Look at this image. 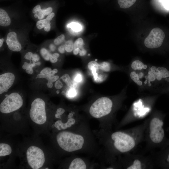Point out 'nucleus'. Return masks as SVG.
<instances>
[{
    "label": "nucleus",
    "mask_w": 169,
    "mask_h": 169,
    "mask_svg": "<svg viewBox=\"0 0 169 169\" xmlns=\"http://www.w3.org/2000/svg\"><path fill=\"white\" fill-rule=\"evenodd\" d=\"M56 140L60 148L67 152L97 157L100 151V146L88 120L72 131H59L56 135Z\"/></svg>",
    "instance_id": "1"
},
{
    "label": "nucleus",
    "mask_w": 169,
    "mask_h": 169,
    "mask_svg": "<svg viewBox=\"0 0 169 169\" xmlns=\"http://www.w3.org/2000/svg\"><path fill=\"white\" fill-rule=\"evenodd\" d=\"M113 105L112 101L110 98L106 97L99 98L90 105L89 115L90 118L98 120L100 126L103 124L105 118L111 113Z\"/></svg>",
    "instance_id": "2"
},
{
    "label": "nucleus",
    "mask_w": 169,
    "mask_h": 169,
    "mask_svg": "<svg viewBox=\"0 0 169 169\" xmlns=\"http://www.w3.org/2000/svg\"><path fill=\"white\" fill-rule=\"evenodd\" d=\"M45 103L42 99L37 98L31 104L29 116L31 120L38 125L44 124L47 120Z\"/></svg>",
    "instance_id": "3"
},
{
    "label": "nucleus",
    "mask_w": 169,
    "mask_h": 169,
    "mask_svg": "<svg viewBox=\"0 0 169 169\" xmlns=\"http://www.w3.org/2000/svg\"><path fill=\"white\" fill-rule=\"evenodd\" d=\"M23 104V100L18 93L12 92L6 96L0 105V111L8 114L19 109Z\"/></svg>",
    "instance_id": "4"
},
{
    "label": "nucleus",
    "mask_w": 169,
    "mask_h": 169,
    "mask_svg": "<svg viewBox=\"0 0 169 169\" xmlns=\"http://www.w3.org/2000/svg\"><path fill=\"white\" fill-rule=\"evenodd\" d=\"M28 163L33 169H38L44 165L45 158L44 152L40 148L35 146H31L26 151Z\"/></svg>",
    "instance_id": "5"
},
{
    "label": "nucleus",
    "mask_w": 169,
    "mask_h": 169,
    "mask_svg": "<svg viewBox=\"0 0 169 169\" xmlns=\"http://www.w3.org/2000/svg\"><path fill=\"white\" fill-rule=\"evenodd\" d=\"M163 125V121L159 118L155 117L151 120L149 125V136L153 143H159L163 140L165 136Z\"/></svg>",
    "instance_id": "6"
},
{
    "label": "nucleus",
    "mask_w": 169,
    "mask_h": 169,
    "mask_svg": "<svg viewBox=\"0 0 169 169\" xmlns=\"http://www.w3.org/2000/svg\"><path fill=\"white\" fill-rule=\"evenodd\" d=\"M165 37L162 29L158 28L152 29L145 39L144 44L149 49H155L160 47Z\"/></svg>",
    "instance_id": "7"
},
{
    "label": "nucleus",
    "mask_w": 169,
    "mask_h": 169,
    "mask_svg": "<svg viewBox=\"0 0 169 169\" xmlns=\"http://www.w3.org/2000/svg\"><path fill=\"white\" fill-rule=\"evenodd\" d=\"M15 79L14 74L8 72L0 75V94L7 92L11 87Z\"/></svg>",
    "instance_id": "8"
},
{
    "label": "nucleus",
    "mask_w": 169,
    "mask_h": 169,
    "mask_svg": "<svg viewBox=\"0 0 169 169\" xmlns=\"http://www.w3.org/2000/svg\"><path fill=\"white\" fill-rule=\"evenodd\" d=\"M94 165L86 158L76 156L70 161L69 169H86L92 168Z\"/></svg>",
    "instance_id": "9"
},
{
    "label": "nucleus",
    "mask_w": 169,
    "mask_h": 169,
    "mask_svg": "<svg viewBox=\"0 0 169 169\" xmlns=\"http://www.w3.org/2000/svg\"><path fill=\"white\" fill-rule=\"evenodd\" d=\"M6 42L8 49L11 51L18 52L21 50V45L17 39L16 33L14 32L8 33Z\"/></svg>",
    "instance_id": "10"
},
{
    "label": "nucleus",
    "mask_w": 169,
    "mask_h": 169,
    "mask_svg": "<svg viewBox=\"0 0 169 169\" xmlns=\"http://www.w3.org/2000/svg\"><path fill=\"white\" fill-rule=\"evenodd\" d=\"M11 24V20L6 12L3 9H0V25L6 27Z\"/></svg>",
    "instance_id": "11"
},
{
    "label": "nucleus",
    "mask_w": 169,
    "mask_h": 169,
    "mask_svg": "<svg viewBox=\"0 0 169 169\" xmlns=\"http://www.w3.org/2000/svg\"><path fill=\"white\" fill-rule=\"evenodd\" d=\"M154 74L157 79L160 81L169 77V71L164 67H159L156 68Z\"/></svg>",
    "instance_id": "12"
},
{
    "label": "nucleus",
    "mask_w": 169,
    "mask_h": 169,
    "mask_svg": "<svg viewBox=\"0 0 169 169\" xmlns=\"http://www.w3.org/2000/svg\"><path fill=\"white\" fill-rule=\"evenodd\" d=\"M12 150L8 144L5 143L0 144V156H4L11 154Z\"/></svg>",
    "instance_id": "13"
},
{
    "label": "nucleus",
    "mask_w": 169,
    "mask_h": 169,
    "mask_svg": "<svg viewBox=\"0 0 169 169\" xmlns=\"http://www.w3.org/2000/svg\"><path fill=\"white\" fill-rule=\"evenodd\" d=\"M137 0H117V3L120 8L126 9L132 6Z\"/></svg>",
    "instance_id": "14"
},
{
    "label": "nucleus",
    "mask_w": 169,
    "mask_h": 169,
    "mask_svg": "<svg viewBox=\"0 0 169 169\" xmlns=\"http://www.w3.org/2000/svg\"><path fill=\"white\" fill-rule=\"evenodd\" d=\"M144 65V64L141 61L139 60H136L132 63L131 67L134 70H141L143 69Z\"/></svg>",
    "instance_id": "15"
},
{
    "label": "nucleus",
    "mask_w": 169,
    "mask_h": 169,
    "mask_svg": "<svg viewBox=\"0 0 169 169\" xmlns=\"http://www.w3.org/2000/svg\"><path fill=\"white\" fill-rule=\"evenodd\" d=\"M141 162L138 160H135L132 164L127 167V169H141L142 168Z\"/></svg>",
    "instance_id": "16"
},
{
    "label": "nucleus",
    "mask_w": 169,
    "mask_h": 169,
    "mask_svg": "<svg viewBox=\"0 0 169 169\" xmlns=\"http://www.w3.org/2000/svg\"><path fill=\"white\" fill-rule=\"evenodd\" d=\"M74 44L71 40L67 41L64 45L65 50L67 52H71L74 49Z\"/></svg>",
    "instance_id": "17"
},
{
    "label": "nucleus",
    "mask_w": 169,
    "mask_h": 169,
    "mask_svg": "<svg viewBox=\"0 0 169 169\" xmlns=\"http://www.w3.org/2000/svg\"><path fill=\"white\" fill-rule=\"evenodd\" d=\"M88 69L91 71L92 70H97L99 69L100 64L95 61L90 62L88 64Z\"/></svg>",
    "instance_id": "18"
},
{
    "label": "nucleus",
    "mask_w": 169,
    "mask_h": 169,
    "mask_svg": "<svg viewBox=\"0 0 169 169\" xmlns=\"http://www.w3.org/2000/svg\"><path fill=\"white\" fill-rule=\"evenodd\" d=\"M130 77L131 79L138 85L141 86L142 85V82L140 80L138 74L135 72H132L131 73Z\"/></svg>",
    "instance_id": "19"
},
{
    "label": "nucleus",
    "mask_w": 169,
    "mask_h": 169,
    "mask_svg": "<svg viewBox=\"0 0 169 169\" xmlns=\"http://www.w3.org/2000/svg\"><path fill=\"white\" fill-rule=\"evenodd\" d=\"M50 23V21L46 19L41 20L37 22L36 27L38 29H41L44 28L48 24Z\"/></svg>",
    "instance_id": "20"
},
{
    "label": "nucleus",
    "mask_w": 169,
    "mask_h": 169,
    "mask_svg": "<svg viewBox=\"0 0 169 169\" xmlns=\"http://www.w3.org/2000/svg\"><path fill=\"white\" fill-rule=\"evenodd\" d=\"M40 53L44 60L46 61L49 60L51 54L47 49L44 48L41 49L40 50Z\"/></svg>",
    "instance_id": "21"
},
{
    "label": "nucleus",
    "mask_w": 169,
    "mask_h": 169,
    "mask_svg": "<svg viewBox=\"0 0 169 169\" xmlns=\"http://www.w3.org/2000/svg\"><path fill=\"white\" fill-rule=\"evenodd\" d=\"M84 43L83 40L81 38H79L77 39L74 42V49L78 48L80 49L83 48Z\"/></svg>",
    "instance_id": "22"
},
{
    "label": "nucleus",
    "mask_w": 169,
    "mask_h": 169,
    "mask_svg": "<svg viewBox=\"0 0 169 169\" xmlns=\"http://www.w3.org/2000/svg\"><path fill=\"white\" fill-rule=\"evenodd\" d=\"M68 27L70 28L75 32H79L82 29L81 25L78 23H72L68 25Z\"/></svg>",
    "instance_id": "23"
},
{
    "label": "nucleus",
    "mask_w": 169,
    "mask_h": 169,
    "mask_svg": "<svg viewBox=\"0 0 169 169\" xmlns=\"http://www.w3.org/2000/svg\"><path fill=\"white\" fill-rule=\"evenodd\" d=\"M100 64L99 69L106 72L109 71L110 69V64L107 62H103Z\"/></svg>",
    "instance_id": "24"
},
{
    "label": "nucleus",
    "mask_w": 169,
    "mask_h": 169,
    "mask_svg": "<svg viewBox=\"0 0 169 169\" xmlns=\"http://www.w3.org/2000/svg\"><path fill=\"white\" fill-rule=\"evenodd\" d=\"M66 96L68 98L72 99L75 97L77 95V92L75 89L70 88L66 93Z\"/></svg>",
    "instance_id": "25"
},
{
    "label": "nucleus",
    "mask_w": 169,
    "mask_h": 169,
    "mask_svg": "<svg viewBox=\"0 0 169 169\" xmlns=\"http://www.w3.org/2000/svg\"><path fill=\"white\" fill-rule=\"evenodd\" d=\"M64 38V35L63 34H62L54 40V43L56 45H59L63 42Z\"/></svg>",
    "instance_id": "26"
},
{
    "label": "nucleus",
    "mask_w": 169,
    "mask_h": 169,
    "mask_svg": "<svg viewBox=\"0 0 169 169\" xmlns=\"http://www.w3.org/2000/svg\"><path fill=\"white\" fill-rule=\"evenodd\" d=\"M61 79L67 85L70 83L72 80L69 75L68 74H65L61 77Z\"/></svg>",
    "instance_id": "27"
},
{
    "label": "nucleus",
    "mask_w": 169,
    "mask_h": 169,
    "mask_svg": "<svg viewBox=\"0 0 169 169\" xmlns=\"http://www.w3.org/2000/svg\"><path fill=\"white\" fill-rule=\"evenodd\" d=\"M52 11L51 7H49L46 9H41L39 11L44 16L49 15Z\"/></svg>",
    "instance_id": "28"
},
{
    "label": "nucleus",
    "mask_w": 169,
    "mask_h": 169,
    "mask_svg": "<svg viewBox=\"0 0 169 169\" xmlns=\"http://www.w3.org/2000/svg\"><path fill=\"white\" fill-rule=\"evenodd\" d=\"M54 87L57 90H60L63 87L62 83L59 80H57L54 84Z\"/></svg>",
    "instance_id": "29"
},
{
    "label": "nucleus",
    "mask_w": 169,
    "mask_h": 169,
    "mask_svg": "<svg viewBox=\"0 0 169 169\" xmlns=\"http://www.w3.org/2000/svg\"><path fill=\"white\" fill-rule=\"evenodd\" d=\"M147 76L148 80L150 81H153L156 79V77L155 74L151 71H149Z\"/></svg>",
    "instance_id": "30"
},
{
    "label": "nucleus",
    "mask_w": 169,
    "mask_h": 169,
    "mask_svg": "<svg viewBox=\"0 0 169 169\" xmlns=\"http://www.w3.org/2000/svg\"><path fill=\"white\" fill-rule=\"evenodd\" d=\"M52 70L50 68L48 67H45L41 70L40 73L44 75H46L48 72Z\"/></svg>",
    "instance_id": "31"
},
{
    "label": "nucleus",
    "mask_w": 169,
    "mask_h": 169,
    "mask_svg": "<svg viewBox=\"0 0 169 169\" xmlns=\"http://www.w3.org/2000/svg\"><path fill=\"white\" fill-rule=\"evenodd\" d=\"M82 80V77L81 74H76L74 78V81L76 83H79Z\"/></svg>",
    "instance_id": "32"
},
{
    "label": "nucleus",
    "mask_w": 169,
    "mask_h": 169,
    "mask_svg": "<svg viewBox=\"0 0 169 169\" xmlns=\"http://www.w3.org/2000/svg\"><path fill=\"white\" fill-rule=\"evenodd\" d=\"M70 88L76 89L77 87V84L76 82L72 80L70 83L67 85Z\"/></svg>",
    "instance_id": "33"
},
{
    "label": "nucleus",
    "mask_w": 169,
    "mask_h": 169,
    "mask_svg": "<svg viewBox=\"0 0 169 169\" xmlns=\"http://www.w3.org/2000/svg\"><path fill=\"white\" fill-rule=\"evenodd\" d=\"M33 54L31 52L27 53L24 56V58L27 60H32V57Z\"/></svg>",
    "instance_id": "34"
},
{
    "label": "nucleus",
    "mask_w": 169,
    "mask_h": 169,
    "mask_svg": "<svg viewBox=\"0 0 169 169\" xmlns=\"http://www.w3.org/2000/svg\"><path fill=\"white\" fill-rule=\"evenodd\" d=\"M33 64H32V65L27 68L26 70V73L29 74H32L33 73Z\"/></svg>",
    "instance_id": "35"
},
{
    "label": "nucleus",
    "mask_w": 169,
    "mask_h": 169,
    "mask_svg": "<svg viewBox=\"0 0 169 169\" xmlns=\"http://www.w3.org/2000/svg\"><path fill=\"white\" fill-rule=\"evenodd\" d=\"M40 58L39 56L37 54H33L32 57V60L33 63L37 62L39 60Z\"/></svg>",
    "instance_id": "36"
},
{
    "label": "nucleus",
    "mask_w": 169,
    "mask_h": 169,
    "mask_svg": "<svg viewBox=\"0 0 169 169\" xmlns=\"http://www.w3.org/2000/svg\"><path fill=\"white\" fill-rule=\"evenodd\" d=\"M41 10V7L39 5H38L34 8L32 12L33 13L35 14L39 12Z\"/></svg>",
    "instance_id": "37"
},
{
    "label": "nucleus",
    "mask_w": 169,
    "mask_h": 169,
    "mask_svg": "<svg viewBox=\"0 0 169 169\" xmlns=\"http://www.w3.org/2000/svg\"><path fill=\"white\" fill-rule=\"evenodd\" d=\"M65 112V110L62 108H59L57 109L56 113L61 115Z\"/></svg>",
    "instance_id": "38"
},
{
    "label": "nucleus",
    "mask_w": 169,
    "mask_h": 169,
    "mask_svg": "<svg viewBox=\"0 0 169 169\" xmlns=\"http://www.w3.org/2000/svg\"><path fill=\"white\" fill-rule=\"evenodd\" d=\"M58 72V69H54L52 70L49 72H48L47 74V75H55V74L57 73Z\"/></svg>",
    "instance_id": "39"
},
{
    "label": "nucleus",
    "mask_w": 169,
    "mask_h": 169,
    "mask_svg": "<svg viewBox=\"0 0 169 169\" xmlns=\"http://www.w3.org/2000/svg\"><path fill=\"white\" fill-rule=\"evenodd\" d=\"M58 50L61 54L64 53L65 51L64 45H62L59 46L58 48Z\"/></svg>",
    "instance_id": "40"
},
{
    "label": "nucleus",
    "mask_w": 169,
    "mask_h": 169,
    "mask_svg": "<svg viewBox=\"0 0 169 169\" xmlns=\"http://www.w3.org/2000/svg\"><path fill=\"white\" fill-rule=\"evenodd\" d=\"M49 60L51 63H54L57 61L58 59L57 58H56L54 57L53 55H51L50 57Z\"/></svg>",
    "instance_id": "41"
},
{
    "label": "nucleus",
    "mask_w": 169,
    "mask_h": 169,
    "mask_svg": "<svg viewBox=\"0 0 169 169\" xmlns=\"http://www.w3.org/2000/svg\"><path fill=\"white\" fill-rule=\"evenodd\" d=\"M163 5L166 8H169V0H161Z\"/></svg>",
    "instance_id": "42"
},
{
    "label": "nucleus",
    "mask_w": 169,
    "mask_h": 169,
    "mask_svg": "<svg viewBox=\"0 0 169 169\" xmlns=\"http://www.w3.org/2000/svg\"><path fill=\"white\" fill-rule=\"evenodd\" d=\"M31 63H28L27 62L24 63L22 65V68L23 69L26 70L27 68L32 65Z\"/></svg>",
    "instance_id": "43"
},
{
    "label": "nucleus",
    "mask_w": 169,
    "mask_h": 169,
    "mask_svg": "<svg viewBox=\"0 0 169 169\" xmlns=\"http://www.w3.org/2000/svg\"><path fill=\"white\" fill-rule=\"evenodd\" d=\"M54 15L55 14L54 13H51L48 15L46 19L50 21L54 17Z\"/></svg>",
    "instance_id": "44"
},
{
    "label": "nucleus",
    "mask_w": 169,
    "mask_h": 169,
    "mask_svg": "<svg viewBox=\"0 0 169 169\" xmlns=\"http://www.w3.org/2000/svg\"><path fill=\"white\" fill-rule=\"evenodd\" d=\"M86 53V51L83 48L81 49L79 53V55L81 56H83L85 55Z\"/></svg>",
    "instance_id": "45"
},
{
    "label": "nucleus",
    "mask_w": 169,
    "mask_h": 169,
    "mask_svg": "<svg viewBox=\"0 0 169 169\" xmlns=\"http://www.w3.org/2000/svg\"><path fill=\"white\" fill-rule=\"evenodd\" d=\"M50 24V23H49L44 27V31L46 32H48L50 30L51 28Z\"/></svg>",
    "instance_id": "46"
},
{
    "label": "nucleus",
    "mask_w": 169,
    "mask_h": 169,
    "mask_svg": "<svg viewBox=\"0 0 169 169\" xmlns=\"http://www.w3.org/2000/svg\"><path fill=\"white\" fill-rule=\"evenodd\" d=\"M80 50L81 49L78 48L73 49V54L75 55H77L78 54H79Z\"/></svg>",
    "instance_id": "47"
},
{
    "label": "nucleus",
    "mask_w": 169,
    "mask_h": 169,
    "mask_svg": "<svg viewBox=\"0 0 169 169\" xmlns=\"http://www.w3.org/2000/svg\"><path fill=\"white\" fill-rule=\"evenodd\" d=\"M47 86L49 88H51L53 86V82L50 81H48L47 83Z\"/></svg>",
    "instance_id": "48"
},
{
    "label": "nucleus",
    "mask_w": 169,
    "mask_h": 169,
    "mask_svg": "<svg viewBox=\"0 0 169 169\" xmlns=\"http://www.w3.org/2000/svg\"><path fill=\"white\" fill-rule=\"evenodd\" d=\"M49 48L50 50L52 51H54L56 49L55 46L53 44H51L49 46Z\"/></svg>",
    "instance_id": "49"
},
{
    "label": "nucleus",
    "mask_w": 169,
    "mask_h": 169,
    "mask_svg": "<svg viewBox=\"0 0 169 169\" xmlns=\"http://www.w3.org/2000/svg\"><path fill=\"white\" fill-rule=\"evenodd\" d=\"M156 68V66H153L150 68L151 71L154 74Z\"/></svg>",
    "instance_id": "50"
},
{
    "label": "nucleus",
    "mask_w": 169,
    "mask_h": 169,
    "mask_svg": "<svg viewBox=\"0 0 169 169\" xmlns=\"http://www.w3.org/2000/svg\"><path fill=\"white\" fill-rule=\"evenodd\" d=\"M53 55L56 58H58L59 57V54H58V53H54L53 54Z\"/></svg>",
    "instance_id": "51"
},
{
    "label": "nucleus",
    "mask_w": 169,
    "mask_h": 169,
    "mask_svg": "<svg viewBox=\"0 0 169 169\" xmlns=\"http://www.w3.org/2000/svg\"><path fill=\"white\" fill-rule=\"evenodd\" d=\"M143 75V74L142 72H141L139 73V74H138V77L139 78H141L142 77V76Z\"/></svg>",
    "instance_id": "52"
},
{
    "label": "nucleus",
    "mask_w": 169,
    "mask_h": 169,
    "mask_svg": "<svg viewBox=\"0 0 169 169\" xmlns=\"http://www.w3.org/2000/svg\"><path fill=\"white\" fill-rule=\"evenodd\" d=\"M3 42L0 39V47L2 46Z\"/></svg>",
    "instance_id": "53"
},
{
    "label": "nucleus",
    "mask_w": 169,
    "mask_h": 169,
    "mask_svg": "<svg viewBox=\"0 0 169 169\" xmlns=\"http://www.w3.org/2000/svg\"><path fill=\"white\" fill-rule=\"evenodd\" d=\"M38 14H39V12H38L36 13H35L34 16V17L35 18H37L38 16Z\"/></svg>",
    "instance_id": "54"
},
{
    "label": "nucleus",
    "mask_w": 169,
    "mask_h": 169,
    "mask_svg": "<svg viewBox=\"0 0 169 169\" xmlns=\"http://www.w3.org/2000/svg\"><path fill=\"white\" fill-rule=\"evenodd\" d=\"M66 94V92L65 91L63 90L61 92V94L63 95H64Z\"/></svg>",
    "instance_id": "55"
},
{
    "label": "nucleus",
    "mask_w": 169,
    "mask_h": 169,
    "mask_svg": "<svg viewBox=\"0 0 169 169\" xmlns=\"http://www.w3.org/2000/svg\"><path fill=\"white\" fill-rule=\"evenodd\" d=\"M147 68V66L146 64H144L143 69H146Z\"/></svg>",
    "instance_id": "56"
},
{
    "label": "nucleus",
    "mask_w": 169,
    "mask_h": 169,
    "mask_svg": "<svg viewBox=\"0 0 169 169\" xmlns=\"http://www.w3.org/2000/svg\"><path fill=\"white\" fill-rule=\"evenodd\" d=\"M167 161L169 164V153L168 154V156H167Z\"/></svg>",
    "instance_id": "57"
},
{
    "label": "nucleus",
    "mask_w": 169,
    "mask_h": 169,
    "mask_svg": "<svg viewBox=\"0 0 169 169\" xmlns=\"http://www.w3.org/2000/svg\"><path fill=\"white\" fill-rule=\"evenodd\" d=\"M60 92V91L59 90H58L56 91V93L57 94H59Z\"/></svg>",
    "instance_id": "58"
},
{
    "label": "nucleus",
    "mask_w": 169,
    "mask_h": 169,
    "mask_svg": "<svg viewBox=\"0 0 169 169\" xmlns=\"http://www.w3.org/2000/svg\"><path fill=\"white\" fill-rule=\"evenodd\" d=\"M145 78L146 79H148V76H145Z\"/></svg>",
    "instance_id": "59"
},
{
    "label": "nucleus",
    "mask_w": 169,
    "mask_h": 169,
    "mask_svg": "<svg viewBox=\"0 0 169 169\" xmlns=\"http://www.w3.org/2000/svg\"><path fill=\"white\" fill-rule=\"evenodd\" d=\"M147 82V80H146L145 81L144 83H145V84H146Z\"/></svg>",
    "instance_id": "60"
},
{
    "label": "nucleus",
    "mask_w": 169,
    "mask_h": 169,
    "mask_svg": "<svg viewBox=\"0 0 169 169\" xmlns=\"http://www.w3.org/2000/svg\"><path fill=\"white\" fill-rule=\"evenodd\" d=\"M3 42L4 41V40L3 38L1 39Z\"/></svg>",
    "instance_id": "61"
}]
</instances>
